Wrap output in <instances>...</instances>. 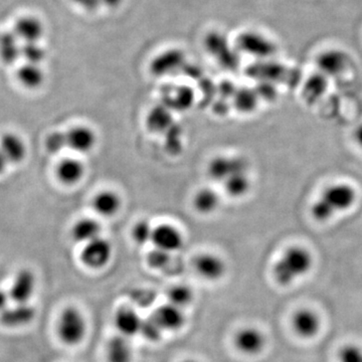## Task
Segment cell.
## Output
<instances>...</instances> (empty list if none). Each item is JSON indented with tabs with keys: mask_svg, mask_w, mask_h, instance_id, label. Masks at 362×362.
<instances>
[{
	"mask_svg": "<svg viewBox=\"0 0 362 362\" xmlns=\"http://www.w3.org/2000/svg\"><path fill=\"white\" fill-rule=\"evenodd\" d=\"M356 199L357 192L351 185L334 183L326 187L312 204V216L317 221L325 223L337 214L349 211L356 204Z\"/></svg>",
	"mask_w": 362,
	"mask_h": 362,
	"instance_id": "1",
	"label": "cell"
},
{
	"mask_svg": "<svg viewBox=\"0 0 362 362\" xmlns=\"http://www.w3.org/2000/svg\"><path fill=\"white\" fill-rule=\"evenodd\" d=\"M314 258L307 247L294 245L287 247L276 262L273 276L279 285L286 287L304 277L313 268Z\"/></svg>",
	"mask_w": 362,
	"mask_h": 362,
	"instance_id": "2",
	"label": "cell"
},
{
	"mask_svg": "<svg viewBox=\"0 0 362 362\" xmlns=\"http://www.w3.org/2000/svg\"><path fill=\"white\" fill-rule=\"evenodd\" d=\"M59 332L66 344H77L85 337L86 321L76 308H68L59 319Z\"/></svg>",
	"mask_w": 362,
	"mask_h": 362,
	"instance_id": "3",
	"label": "cell"
},
{
	"mask_svg": "<svg viewBox=\"0 0 362 362\" xmlns=\"http://www.w3.org/2000/svg\"><path fill=\"white\" fill-rule=\"evenodd\" d=\"M242 171H247V162L238 156H216L209 161L207 166L209 177L221 183L230 176Z\"/></svg>",
	"mask_w": 362,
	"mask_h": 362,
	"instance_id": "4",
	"label": "cell"
},
{
	"mask_svg": "<svg viewBox=\"0 0 362 362\" xmlns=\"http://www.w3.org/2000/svg\"><path fill=\"white\" fill-rule=\"evenodd\" d=\"M112 254L113 247L111 243L104 238L99 237L85 244L81 254V259L90 269H101L110 262Z\"/></svg>",
	"mask_w": 362,
	"mask_h": 362,
	"instance_id": "5",
	"label": "cell"
},
{
	"mask_svg": "<svg viewBox=\"0 0 362 362\" xmlns=\"http://www.w3.org/2000/svg\"><path fill=\"white\" fill-rule=\"evenodd\" d=\"M151 243L156 246V249L170 254L180 251L185 244V237L177 226L171 223H161L154 226Z\"/></svg>",
	"mask_w": 362,
	"mask_h": 362,
	"instance_id": "6",
	"label": "cell"
},
{
	"mask_svg": "<svg viewBox=\"0 0 362 362\" xmlns=\"http://www.w3.org/2000/svg\"><path fill=\"white\" fill-rule=\"evenodd\" d=\"M320 316L309 308H302L295 312L292 317V327L294 332L302 339H312L320 332Z\"/></svg>",
	"mask_w": 362,
	"mask_h": 362,
	"instance_id": "7",
	"label": "cell"
},
{
	"mask_svg": "<svg viewBox=\"0 0 362 362\" xmlns=\"http://www.w3.org/2000/svg\"><path fill=\"white\" fill-rule=\"evenodd\" d=\"M195 272L202 278L209 281H218L226 274L225 261L213 252H202L194 259Z\"/></svg>",
	"mask_w": 362,
	"mask_h": 362,
	"instance_id": "8",
	"label": "cell"
},
{
	"mask_svg": "<svg viewBox=\"0 0 362 362\" xmlns=\"http://www.w3.org/2000/svg\"><path fill=\"white\" fill-rule=\"evenodd\" d=\"M66 148L77 153H88L94 148L97 143L96 133L92 128L85 125H78L66 132Z\"/></svg>",
	"mask_w": 362,
	"mask_h": 362,
	"instance_id": "9",
	"label": "cell"
},
{
	"mask_svg": "<svg viewBox=\"0 0 362 362\" xmlns=\"http://www.w3.org/2000/svg\"><path fill=\"white\" fill-rule=\"evenodd\" d=\"M35 288V278L33 272H18L8 292L9 299L16 305L28 304Z\"/></svg>",
	"mask_w": 362,
	"mask_h": 362,
	"instance_id": "10",
	"label": "cell"
},
{
	"mask_svg": "<svg viewBox=\"0 0 362 362\" xmlns=\"http://www.w3.org/2000/svg\"><path fill=\"white\" fill-rule=\"evenodd\" d=\"M235 344L242 354L257 356L265 349L266 338L257 328H243L235 335Z\"/></svg>",
	"mask_w": 362,
	"mask_h": 362,
	"instance_id": "11",
	"label": "cell"
},
{
	"mask_svg": "<svg viewBox=\"0 0 362 362\" xmlns=\"http://www.w3.org/2000/svg\"><path fill=\"white\" fill-rule=\"evenodd\" d=\"M92 206L99 216L112 218L120 211L122 199L113 190H102L93 197Z\"/></svg>",
	"mask_w": 362,
	"mask_h": 362,
	"instance_id": "12",
	"label": "cell"
},
{
	"mask_svg": "<svg viewBox=\"0 0 362 362\" xmlns=\"http://www.w3.org/2000/svg\"><path fill=\"white\" fill-rule=\"evenodd\" d=\"M114 320L117 329L124 337L130 338L140 332L142 319L131 307H121L116 312Z\"/></svg>",
	"mask_w": 362,
	"mask_h": 362,
	"instance_id": "13",
	"label": "cell"
},
{
	"mask_svg": "<svg viewBox=\"0 0 362 362\" xmlns=\"http://www.w3.org/2000/svg\"><path fill=\"white\" fill-rule=\"evenodd\" d=\"M35 316V309L28 304L7 307L0 312V322L8 327H20L32 322Z\"/></svg>",
	"mask_w": 362,
	"mask_h": 362,
	"instance_id": "14",
	"label": "cell"
},
{
	"mask_svg": "<svg viewBox=\"0 0 362 362\" xmlns=\"http://www.w3.org/2000/svg\"><path fill=\"white\" fill-rule=\"evenodd\" d=\"M0 151L8 163H21L26 156L25 143L14 133H6L0 138Z\"/></svg>",
	"mask_w": 362,
	"mask_h": 362,
	"instance_id": "15",
	"label": "cell"
},
{
	"mask_svg": "<svg viewBox=\"0 0 362 362\" xmlns=\"http://www.w3.org/2000/svg\"><path fill=\"white\" fill-rule=\"evenodd\" d=\"M221 195L214 188L204 187L197 190L192 199L194 211L202 216L213 214L220 209Z\"/></svg>",
	"mask_w": 362,
	"mask_h": 362,
	"instance_id": "16",
	"label": "cell"
},
{
	"mask_svg": "<svg viewBox=\"0 0 362 362\" xmlns=\"http://www.w3.org/2000/svg\"><path fill=\"white\" fill-rule=\"evenodd\" d=\"M157 322L163 331H176L180 329L185 323V316L182 309L173 304H166L157 309L156 313Z\"/></svg>",
	"mask_w": 362,
	"mask_h": 362,
	"instance_id": "17",
	"label": "cell"
},
{
	"mask_svg": "<svg viewBox=\"0 0 362 362\" xmlns=\"http://www.w3.org/2000/svg\"><path fill=\"white\" fill-rule=\"evenodd\" d=\"M14 35L25 42H37L44 35V25L39 18L25 16L16 23Z\"/></svg>",
	"mask_w": 362,
	"mask_h": 362,
	"instance_id": "18",
	"label": "cell"
},
{
	"mask_svg": "<svg viewBox=\"0 0 362 362\" xmlns=\"http://www.w3.org/2000/svg\"><path fill=\"white\" fill-rule=\"evenodd\" d=\"M57 175L59 180L65 185H76L85 175L84 163L77 158L66 157L59 162L57 168Z\"/></svg>",
	"mask_w": 362,
	"mask_h": 362,
	"instance_id": "19",
	"label": "cell"
},
{
	"mask_svg": "<svg viewBox=\"0 0 362 362\" xmlns=\"http://www.w3.org/2000/svg\"><path fill=\"white\" fill-rule=\"evenodd\" d=\"M101 223L90 218H81L74 225L73 230H71L74 240L78 243H84V244L101 237Z\"/></svg>",
	"mask_w": 362,
	"mask_h": 362,
	"instance_id": "20",
	"label": "cell"
},
{
	"mask_svg": "<svg viewBox=\"0 0 362 362\" xmlns=\"http://www.w3.org/2000/svg\"><path fill=\"white\" fill-rule=\"evenodd\" d=\"M226 194L233 199H242L249 194L252 188V181L247 171L235 173L226 178L223 182Z\"/></svg>",
	"mask_w": 362,
	"mask_h": 362,
	"instance_id": "21",
	"label": "cell"
},
{
	"mask_svg": "<svg viewBox=\"0 0 362 362\" xmlns=\"http://www.w3.org/2000/svg\"><path fill=\"white\" fill-rule=\"evenodd\" d=\"M132 345L129 338L122 335L112 338L107 349L109 362H131L132 361Z\"/></svg>",
	"mask_w": 362,
	"mask_h": 362,
	"instance_id": "22",
	"label": "cell"
},
{
	"mask_svg": "<svg viewBox=\"0 0 362 362\" xmlns=\"http://www.w3.org/2000/svg\"><path fill=\"white\" fill-rule=\"evenodd\" d=\"M239 44L245 52L256 56H267L273 52L271 42L258 33H247L240 35Z\"/></svg>",
	"mask_w": 362,
	"mask_h": 362,
	"instance_id": "23",
	"label": "cell"
},
{
	"mask_svg": "<svg viewBox=\"0 0 362 362\" xmlns=\"http://www.w3.org/2000/svg\"><path fill=\"white\" fill-rule=\"evenodd\" d=\"M18 78L25 87L35 89L44 83L45 74L39 65L26 63L18 69Z\"/></svg>",
	"mask_w": 362,
	"mask_h": 362,
	"instance_id": "24",
	"label": "cell"
},
{
	"mask_svg": "<svg viewBox=\"0 0 362 362\" xmlns=\"http://www.w3.org/2000/svg\"><path fill=\"white\" fill-rule=\"evenodd\" d=\"M21 56V47L18 45V37L14 33L0 35V58L6 63H13Z\"/></svg>",
	"mask_w": 362,
	"mask_h": 362,
	"instance_id": "25",
	"label": "cell"
},
{
	"mask_svg": "<svg viewBox=\"0 0 362 362\" xmlns=\"http://www.w3.org/2000/svg\"><path fill=\"white\" fill-rule=\"evenodd\" d=\"M318 66L323 73L328 74V75H337L346 66V59L341 54L329 52L319 59Z\"/></svg>",
	"mask_w": 362,
	"mask_h": 362,
	"instance_id": "26",
	"label": "cell"
},
{
	"mask_svg": "<svg viewBox=\"0 0 362 362\" xmlns=\"http://www.w3.org/2000/svg\"><path fill=\"white\" fill-rule=\"evenodd\" d=\"M169 303L178 308L187 306L194 299V292L187 286L178 285L171 288L168 292Z\"/></svg>",
	"mask_w": 362,
	"mask_h": 362,
	"instance_id": "27",
	"label": "cell"
},
{
	"mask_svg": "<svg viewBox=\"0 0 362 362\" xmlns=\"http://www.w3.org/2000/svg\"><path fill=\"white\" fill-rule=\"evenodd\" d=\"M153 228L154 226L148 221L143 220L138 221L133 226L132 232H131L133 240L139 246H144V245L148 244L149 242H151Z\"/></svg>",
	"mask_w": 362,
	"mask_h": 362,
	"instance_id": "28",
	"label": "cell"
},
{
	"mask_svg": "<svg viewBox=\"0 0 362 362\" xmlns=\"http://www.w3.org/2000/svg\"><path fill=\"white\" fill-rule=\"evenodd\" d=\"M139 333H141L143 337L150 340V341H157V340L160 339L163 329L157 322L156 317L152 315L142 320Z\"/></svg>",
	"mask_w": 362,
	"mask_h": 362,
	"instance_id": "29",
	"label": "cell"
},
{
	"mask_svg": "<svg viewBox=\"0 0 362 362\" xmlns=\"http://www.w3.org/2000/svg\"><path fill=\"white\" fill-rule=\"evenodd\" d=\"M21 56H23L28 63L39 65L40 62L44 61L45 52L37 42H25L21 47Z\"/></svg>",
	"mask_w": 362,
	"mask_h": 362,
	"instance_id": "30",
	"label": "cell"
},
{
	"mask_svg": "<svg viewBox=\"0 0 362 362\" xmlns=\"http://www.w3.org/2000/svg\"><path fill=\"white\" fill-rule=\"evenodd\" d=\"M45 148L52 154L59 153L66 148V132H54L47 136L45 139Z\"/></svg>",
	"mask_w": 362,
	"mask_h": 362,
	"instance_id": "31",
	"label": "cell"
},
{
	"mask_svg": "<svg viewBox=\"0 0 362 362\" xmlns=\"http://www.w3.org/2000/svg\"><path fill=\"white\" fill-rule=\"evenodd\" d=\"M339 362H362V349L356 344H345L338 354Z\"/></svg>",
	"mask_w": 362,
	"mask_h": 362,
	"instance_id": "32",
	"label": "cell"
},
{
	"mask_svg": "<svg viewBox=\"0 0 362 362\" xmlns=\"http://www.w3.org/2000/svg\"><path fill=\"white\" fill-rule=\"evenodd\" d=\"M169 258H170L169 252L156 249L148 255V263L153 268L159 269L168 263Z\"/></svg>",
	"mask_w": 362,
	"mask_h": 362,
	"instance_id": "33",
	"label": "cell"
},
{
	"mask_svg": "<svg viewBox=\"0 0 362 362\" xmlns=\"http://www.w3.org/2000/svg\"><path fill=\"white\" fill-rule=\"evenodd\" d=\"M74 4L82 7L85 11H96L98 7L101 6L100 0H71Z\"/></svg>",
	"mask_w": 362,
	"mask_h": 362,
	"instance_id": "34",
	"label": "cell"
},
{
	"mask_svg": "<svg viewBox=\"0 0 362 362\" xmlns=\"http://www.w3.org/2000/svg\"><path fill=\"white\" fill-rule=\"evenodd\" d=\"M9 301L11 299H9L8 292L0 290V312L6 310L8 307Z\"/></svg>",
	"mask_w": 362,
	"mask_h": 362,
	"instance_id": "35",
	"label": "cell"
},
{
	"mask_svg": "<svg viewBox=\"0 0 362 362\" xmlns=\"http://www.w3.org/2000/svg\"><path fill=\"white\" fill-rule=\"evenodd\" d=\"M354 141L362 148V123L359 124L358 126L354 129Z\"/></svg>",
	"mask_w": 362,
	"mask_h": 362,
	"instance_id": "36",
	"label": "cell"
},
{
	"mask_svg": "<svg viewBox=\"0 0 362 362\" xmlns=\"http://www.w3.org/2000/svg\"><path fill=\"white\" fill-rule=\"evenodd\" d=\"M7 164H8V162H7L2 152L0 151V175H2L6 170Z\"/></svg>",
	"mask_w": 362,
	"mask_h": 362,
	"instance_id": "37",
	"label": "cell"
},
{
	"mask_svg": "<svg viewBox=\"0 0 362 362\" xmlns=\"http://www.w3.org/2000/svg\"><path fill=\"white\" fill-rule=\"evenodd\" d=\"M100 2L109 7H116L122 2V0H100Z\"/></svg>",
	"mask_w": 362,
	"mask_h": 362,
	"instance_id": "38",
	"label": "cell"
},
{
	"mask_svg": "<svg viewBox=\"0 0 362 362\" xmlns=\"http://www.w3.org/2000/svg\"><path fill=\"white\" fill-rule=\"evenodd\" d=\"M183 362H197V361H192V359H187V361Z\"/></svg>",
	"mask_w": 362,
	"mask_h": 362,
	"instance_id": "39",
	"label": "cell"
}]
</instances>
